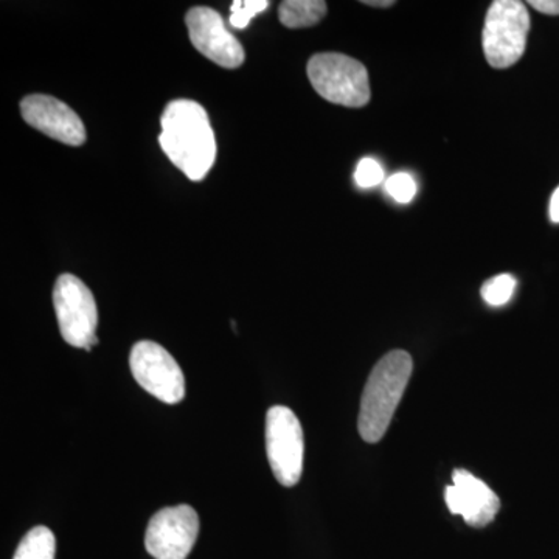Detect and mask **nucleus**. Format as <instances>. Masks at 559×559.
<instances>
[{"label":"nucleus","instance_id":"nucleus-1","mask_svg":"<svg viewBox=\"0 0 559 559\" xmlns=\"http://www.w3.org/2000/svg\"><path fill=\"white\" fill-rule=\"evenodd\" d=\"M159 142L168 159L187 178L201 180L216 159V140L207 112L200 103H168L162 114Z\"/></svg>","mask_w":559,"mask_h":559},{"label":"nucleus","instance_id":"nucleus-2","mask_svg":"<svg viewBox=\"0 0 559 559\" xmlns=\"http://www.w3.org/2000/svg\"><path fill=\"white\" fill-rule=\"evenodd\" d=\"M414 362L403 349L390 352L371 370L362 400L358 428L367 443H378L388 432L404 390L409 384Z\"/></svg>","mask_w":559,"mask_h":559},{"label":"nucleus","instance_id":"nucleus-3","mask_svg":"<svg viewBox=\"0 0 559 559\" xmlns=\"http://www.w3.org/2000/svg\"><path fill=\"white\" fill-rule=\"evenodd\" d=\"M308 76L320 97L334 105L362 108L370 102L369 72L347 55H314L308 62Z\"/></svg>","mask_w":559,"mask_h":559},{"label":"nucleus","instance_id":"nucleus-4","mask_svg":"<svg viewBox=\"0 0 559 559\" xmlns=\"http://www.w3.org/2000/svg\"><path fill=\"white\" fill-rule=\"evenodd\" d=\"M530 25L527 7L520 0L491 3L484 27V51L491 68H511L521 60L527 46Z\"/></svg>","mask_w":559,"mask_h":559},{"label":"nucleus","instance_id":"nucleus-5","mask_svg":"<svg viewBox=\"0 0 559 559\" xmlns=\"http://www.w3.org/2000/svg\"><path fill=\"white\" fill-rule=\"evenodd\" d=\"M53 305L62 340L72 347L91 352L98 344L97 304L91 289L75 275L62 274L55 283Z\"/></svg>","mask_w":559,"mask_h":559},{"label":"nucleus","instance_id":"nucleus-6","mask_svg":"<svg viewBox=\"0 0 559 559\" xmlns=\"http://www.w3.org/2000/svg\"><path fill=\"white\" fill-rule=\"evenodd\" d=\"M266 452L280 485L294 487L299 484L304 471V429L289 407L274 406L267 411Z\"/></svg>","mask_w":559,"mask_h":559},{"label":"nucleus","instance_id":"nucleus-7","mask_svg":"<svg viewBox=\"0 0 559 559\" xmlns=\"http://www.w3.org/2000/svg\"><path fill=\"white\" fill-rule=\"evenodd\" d=\"M132 377L140 388L165 404H178L186 396L182 369L162 345L140 341L131 349Z\"/></svg>","mask_w":559,"mask_h":559},{"label":"nucleus","instance_id":"nucleus-8","mask_svg":"<svg viewBox=\"0 0 559 559\" xmlns=\"http://www.w3.org/2000/svg\"><path fill=\"white\" fill-rule=\"evenodd\" d=\"M200 533V516L190 506L167 507L151 518L145 547L156 559H187Z\"/></svg>","mask_w":559,"mask_h":559},{"label":"nucleus","instance_id":"nucleus-9","mask_svg":"<svg viewBox=\"0 0 559 559\" xmlns=\"http://www.w3.org/2000/svg\"><path fill=\"white\" fill-rule=\"evenodd\" d=\"M191 44L221 68L237 69L246 60L240 40L235 38L218 11L209 7L191 9L186 17Z\"/></svg>","mask_w":559,"mask_h":559},{"label":"nucleus","instance_id":"nucleus-10","mask_svg":"<svg viewBox=\"0 0 559 559\" xmlns=\"http://www.w3.org/2000/svg\"><path fill=\"white\" fill-rule=\"evenodd\" d=\"M21 114L31 127L70 146L86 142V128L75 110L49 95H28L21 102Z\"/></svg>","mask_w":559,"mask_h":559},{"label":"nucleus","instance_id":"nucleus-11","mask_svg":"<svg viewBox=\"0 0 559 559\" xmlns=\"http://www.w3.org/2000/svg\"><path fill=\"white\" fill-rule=\"evenodd\" d=\"M448 509L474 528H484L495 521L500 510L498 495L466 469L452 473V485L444 492Z\"/></svg>","mask_w":559,"mask_h":559},{"label":"nucleus","instance_id":"nucleus-12","mask_svg":"<svg viewBox=\"0 0 559 559\" xmlns=\"http://www.w3.org/2000/svg\"><path fill=\"white\" fill-rule=\"evenodd\" d=\"M326 14L323 0H285L278 9L280 22L288 28L312 27Z\"/></svg>","mask_w":559,"mask_h":559},{"label":"nucleus","instance_id":"nucleus-13","mask_svg":"<svg viewBox=\"0 0 559 559\" xmlns=\"http://www.w3.org/2000/svg\"><path fill=\"white\" fill-rule=\"evenodd\" d=\"M57 539L50 528L39 525L22 538L13 559H55Z\"/></svg>","mask_w":559,"mask_h":559},{"label":"nucleus","instance_id":"nucleus-14","mask_svg":"<svg viewBox=\"0 0 559 559\" xmlns=\"http://www.w3.org/2000/svg\"><path fill=\"white\" fill-rule=\"evenodd\" d=\"M516 278L510 274L498 275V277L489 278L484 286H481V299L487 301L489 307H502L509 304L513 297L514 289H516Z\"/></svg>","mask_w":559,"mask_h":559},{"label":"nucleus","instance_id":"nucleus-15","mask_svg":"<svg viewBox=\"0 0 559 559\" xmlns=\"http://www.w3.org/2000/svg\"><path fill=\"white\" fill-rule=\"evenodd\" d=\"M271 2L267 0H235L230 7V25L237 31H245L249 22L270 9Z\"/></svg>","mask_w":559,"mask_h":559},{"label":"nucleus","instance_id":"nucleus-16","mask_svg":"<svg viewBox=\"0 0 559 559\" xmlns=\"http://www.w3.org/2000/svg\"><path fill=\"white\" fill-rule=\"evenodd\" d=\"M385 191L399 204H409L414 200L415 194H417V182H415L409 173H395L385 182Z\"/></svg>","mask_w":559,"mask_h":559},{"label":"nucleus","instance_id":"nucleus-17","mask_svg":"<svg viewBox=\"0 0 559 559\" xmlns=\"http://www.w3.org/2000/svg\"><path fill=\"white\" fill-rule=\"evenodd\" d=\"M355 180L356 186L360 189H371V187L380 186L384 180V170H382L380 162L373 159V157H364L356 167Z\"/></svg>","mask_w":559,"mask_h":559},{"label":"nucleus","instance_id":"nucleus-18","mask_svg":"<svg viewBox=\"0 0 559 559\" xmlns=\"http://www.w3.org/2000/svg\"><path fill=\"white\" fill-rule=\"evenodd\" d=\"M530 7L540 11V13L549 14V16H558L559 0H532Z\"/></svg>","mask_w":559,"mask_h":559},{"label":"nucleus","instance_id":"nucleus-19","mask_svg":"<svg viewBox=\"0 0 559 559\" xmlns=\"http://www.w3.org/2000/svg\"><path fill=\"white\" fill-rule=\"evenodd\" d=\"M550 219L554 221V223H559V187L554 191V194H551Z\"/></svg>","mask_w":559,"mask_h":559},{"label":"nucleus","instance_id":"nucleus-20","mask_svg":"<svg viewBox=\"0 0 559 559\" xmlns=\"http://www.w3.org/2000/svg\"><path fill=\"white\" fill-rule=\"evenodd\" d=\"M362 3L369 7H378V9H388V7L395 5L393 0H364Z\"/></svg>","mask_w":559,"mask_h":559}]
</instances>
